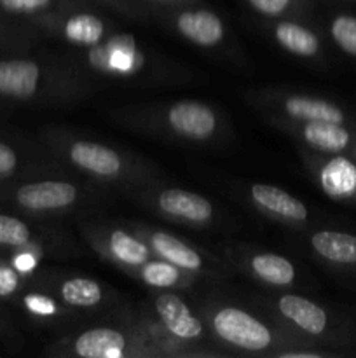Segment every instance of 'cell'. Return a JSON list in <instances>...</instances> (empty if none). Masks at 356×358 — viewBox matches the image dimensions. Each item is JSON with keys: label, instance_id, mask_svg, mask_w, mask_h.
I'll list each match as a JSON object with an SVG mask.
<instances>
[{"label": "cell", "instance_id": "11", "mask_svg": "<svg viewBox=\"0 0 356 358\" xmlns=\"http://www.w3.org/2000/svg\"><path fill=\"white\" fill-rule=\"evenodd\" d=\"M279 311L309 334H321L327 329V313L318 304L311 303L300 296L281 297L279 299Z\"/></svg>", "mask_w": 356, "mask_h": 358}, {"label": "cell", "instance_id": "3", "mask_svg": "<svg viewBox=\"0 0 356 358\" xmlns=\"http://www.w3.org/2000/svg\"><path fill=\"white\" fill-rule=\"evenodd\" d=\"M168 117L178 133L191 138H206L216 126L215 114L198 101H180L173 105Z\"/></svg>", "mask_w": 356, "mask_h": 358}, {"label": "cell", "instance_id": "18", "mask_svg": "<svg viewBox=\"0 0 356 358\" xmlns=\"http://www.w3.org/2000/svg\"><path fill=\"white\" fill-rule=\"evenodd\" d=\"M276 38L288 51L299 56H313L318 52V37L307 28L295 23H281L276 28Z\"/></svg>", "mask_w": 356, "mask_h": 358}, {"label": "cell", "instance_id": "20", "mask_svg": "<svg viewBox=\"0 0 356 358\" xmlns=\"http://www.w3.org/2000/svg\"><path fill=\"white\" fill-rule=\"evenodd\" d=\"M61 296L72 306H94L100 303L101 289L93 280L73 278L63 283Z\"/></svg>", "mask_w": 356, "mask_h": 358}, {"label": "cell", "instance_id": "13", "mask_svg": "<svg viewBox=\"0 0 356 358\" xmlns=\"http://www.w3.org/2000/svg\"><path fill=\"white\" fill-rule=\"evenodd\" d=\"M313 248L335 264H356V236L341 231H320L311 238Z\"/></svg>", "mask_w": 356, "mask_h": 358}, {"label": "cell", "instance_id": "10", "mask_svg": "<svg viewBox=\"0 0 356 358\" xmlns=\"http://www.w3.org/2000/svg\"><path fill=\"white\" fill-rule=\"evenodd\" d=\"M251 198H253L258 205L264 206L265 210L276 213V215L285 217V219H307V208L304 206V203L295 199L292 194L283 191V189L272 187V185L257 184L251 187Z\"/></svg>", "mask_w": 356, "mask_h": 358}, {"label": "cell", "instance_id": "17", "mask_svg": "<svg viewBox=\"0 0 356 358\" xmlns=\"http://www.w3.org/2000/svg\"><path fill=\"white\" fill-rule=\"evenodd\" d=\"M152 245L164 259H168L173 264L180 266L185 269H198L201 268V257L195 254L192 248L178 241L177 238L164 233H156L152 236Z\"/></svg>", "mask_w": 356, "mask_h": 358}, {"label": "cell", "instance_id": "12", "mask_svg": "<svg viewBox=\"0 0 356 358\" xmlns=\"http://www.w3.org/2000/svg\"><path fill=\"white\" fill-rule=\"evenodd\" d=\"M159 206L170 215L188 220H206L212 217V205L205 198L181 189H168L159 196Z\"/></svg>", "mask_w": 356, "mask_h": 358}, {"label": "cell", "instance_id": "23", "mask_svg": "<svg viewBox=\"0 0 356 358\" xmlns=\"http://www.w3.org/2000/svg\"><path fill=\"white\" fill-rule=\"evenodd\" d=\"M30 238L27 224L9 215H0V245L23 247Z\"/></svg>", "mask_w": 356, "mask_h": 358}, {"label": "cell", "instance_id": "19", "mask_svg": "<svg viewBox=\"0 0 356 358\" xmlns=\"http://www.w3.org/2000/svg\"><path fill=\"white\" fill-rule=\"evenodd\" d=\"M65 35L72 42L94 44L103 35V23L100 17L93 16V14H77L66 21Z\"/></svg>", "mask_w": 356, "mask_h": 358}, {"label": "cell", "instance_id": "26", "mask_svg": "<svg viewBox=\"0 0 356 358\" xmlns=\"http://www.w3.org/2000/svg\"><path fill=\"white\" fill-rule=\"evenodd\" d=\"M24 303H27V306L31 311H35L38 315H52L56 311L54 303L49 297L37 296V294H31V296L24 297Z\"/></svg>", "mask_w": 356, "mask_h": 358}, {"label": "cell", "instance_id": "27", "mask_svg": "<svg viewBox=\"0 0 356 358\" xmlns=\"http://www.w3.org/2000/svg\"><path fill=\"white\" fill-rule=\"evenodd\" d=\"M251 6L264 14H279L286 9L290 0H250Z\"/></svg>", "mask_w": 356, "mask_h": 358}, {"label": "cell", "instance_id": "1", "mask_svg": "<svg viewBox=\"0 0 356 358\" xmlns=\"http://www.w3.org/2000/svg\"><path fill=\"white\" fill-rule=\"evenodd\" d=\"M216 334L239 348L258 352L271 345V332L265 325L255 320L251 315L236 308H225L218 311L213 320Z\"/></svg>", "mask_w": 356, "mask_h": 358}, {"label": "cell", "instance_id": "31", "mask_svg": "<svg viewBox=\"0 0 356 358\" xmlns=\"http://www.w3.org/2000/svg\"><path fill=\"white\" fill-rule=\"evenodd\" d=\"M316 358L318 355L316 353H286V355H283V358Z\"/></svg>", "mask_w": 356, "mask_h": 358}, {"label": "cell", "instance_id": "14", "mask_svg": "<svg viewBox=\"0 0 356 358\" xmlns=\"http://www.w3.org/2000/svg\"><path fill=\"white\" fill-rule=\"evenodd\" d=\"M286 112L293 117L306 119V121H327L342 124L346 121V115L337 105L330 101L318 100V98L306 96H292L285 103Z\"/></svg>", "mask_w": 356, "mask_h": 358}, {"label": "cell", "instance_id": "25", "mask_svg": "<svg viewBox=\"0 0 356 358\" xmlns=\"http://www.w3.org/2000/svg\"><path fill=\"white\" fill-rule=\"evenodd\" d=\"M51 0H0V6L10 13H34L45 7Z\"/></svg>", "mask_w": 356, "mask_h": 358}, {"label": "cell", "instance_id": "24", "mask_svg": "<svg viewBox=\"0 0 356 358\" xmlns=\"http://www.w3.org/2000/svg\"><path fill=\"white\" fill-rule=\"evenodd\" d=\"M143 280L154 287H170L178 280V271L166 262H150L143 269Z\"/></svg>", "mask_w": 356, "mask_h": 358}, {"label": "cell", "instance_id": "4", "mask_svg": "<svg viewBox=\"0 0 356 358\" xmlns=\"http://www.w3.org/2000/svg\"><path fill=\"white\" fill-rule=\"evenodd\" d=\"M38 66L28 59L0 62V93L7 96H31L38 84Z\"/></svg>", "mask_w": 356, "mask_h": 358}, {"label": "cell", "instance_id": "22", "mask_svg": "<svg viewBox=\"0 0 356 358\" xmlns=\"http://www.w3.org/2000/svg\"><path fill=\"white\" fill-rule=\"evenodd\" d=\"M332 37L341 45L342 51L356 56V17L342 14L332 23Z\"/></svg>", "mask_w": 356, "mask_h": 358}, {"label": "cell", "instance_id": "8", "mask_svg": "<svg viewBox=\"0 0 356 358\" xmlns=\"http://www.w3.org/2000/svg\"><path fill=\"white\" fill-rule=\"evenodd\" d=\"M70 157L84 170L98 175H115L121 170V157L108 147L93 142H77L70 149Z\"/></svg>", "mask_w": 356, "mask_h": 358}, {"label": "cell", "instance_id": "30", "mask_svg": "<svg viewBox=\"0 0 356 358\" xmlns=\"http://www.w3.org/2000/svg\"><path fill=\"white\" fill-rule=\"evenodd\" d=\"M16 266L20 269H30L31 266H34V259L30 257V255H21V257L16 259Z\"/></svg>", "mask_w": 356, "mask_h": 358}, {"label": "cell", "instance_id": "6", "mask_svg": "<svg viewBox=\"0 0 356 358\" xmlns=\"http://www.w3.org/2000/svg\"><path fill=\"white\" fill-rule=\"evenodd\" d=\"M177 27L188 41L201 45H213L223 35L222 21L209 10H187L177 20Z\"/></svg>", "mask_w": 356, "mask_h": 358}, {"label": "cell", "instance_id": "5", "mask_svg": "<svg viewBox=\"0 0 356 358\" xmlns=\"http://www.w3.org/2000/svg\"><path fill=\"white\" fill-rule=\"evenodd\" d=\"M157 313L175 336L184 339H194L201 334V322L188 311L185 303L173 294H163L157 297Z\"/></svg>", "mask_w": 356, "mask_h": 358}, {"label": "cell", "instance_id": "16", "mask_svg": "<svg viewBox=\"0 0 356 358\" xmlns=\"http://www.w3.org/2000/svg\"><path fill=\"white\" fill-rule=\"evenodd\" d=\"M251 268L265 282L272 285H288L295 278L292 262L276 254H262L251 261Z\"/></svg>", "mask_w": 356, "mask_h": 358}, {"label": "cell", "instance_id": "9", "mask_svg": "<svg viewBox=\"0 0 356 358\" xmlns=\"http://www.w3.org/2000/svg\"><path fill=\"white\" fill-rule=\"evenodd\" d=\"M124 346V338L117 331L93 329L80 334L75 343V352L84 358H119Z\"/></svg>", "mask_w": 356, "mask_h": 358}, {"label": "cell", "instance_id": "2", "mask_svg": "<svg viewBox=\"0 0 356 358\" xmlns=\"http://www.w3.org/2000/svg\"><path fill=\"white\" fill-rule=\"evenodd\" d=\"M17 203L31 210H54L72 205L77 198V189L66 182H37L17 191Z\"/></svg>", "mask_w": 356, "mask_h": 358}, {"label": "cell", "instance_id": "15", "mask_svg": "<svg viewBox=\"0 0 356 358\" xmlns=\"http://www.w3.org/2000/svg\"><path fill=\"white\" fill-rule=\"evenodd\" d=\"M304 138L311 145L327 150V152H341L351 142V135L344 126L327 121L307 122L306 128H304Z\"/></svg>", "mask_w": 356, "mask_h": 358}, {"label": "cell", "instance_id": "28", "mask_svg": "<svg viewBox=\"0 0 356 358\" xmlns=\"http://www.w3.org/2000/svg\"><path fill=\"white\" fill-rule=\"evenodd\" d=\"M17 289V275L9 268H0V296H9Z\"/></svg>", "mask_w": 356, "mask_h": 358}, {"label": "cell", "instance_id": "7", "mask_svg": "<svg viewBox=\"0 0 356 358\" xmlns=\"http://www.w3.org/2000/svg\"><path fill=\"white\" fill-rule=\"evenodd\" d=\"M321 187L337 199L356 198V163L346 157H334L321 170Z\"/></svg>", "mask_w": 356, "mask_h": 358}, {"label": "cell", "instance_id": "21", "mask_svg": "<svg viewBox=\"0 0 356 358\" xmlns=\"http://www.w3.org/2000/svg\"><path fill=\"white\" fill-rule=\"evenodd\" d=\"M110 248L121 261L128 262V264H142L149 257V248L122 231L112 233Z\"/></svg>", "mask_w": 356, "mask_h": 358}, {"label": "cell", "instance_id": "29", "mask_svg": "<svg viewBox=\"0 0 356 358\" xmlns=\"http://www.w3.org/2000/svg\"><path fill=\"white\" fill-rule=\"evenodd\" d=\"M17 157L14 150L6 143H0V175H7L16 168Z\"/></svg>", "mask_w": 356, "mask_h": 358}]
</instances>
